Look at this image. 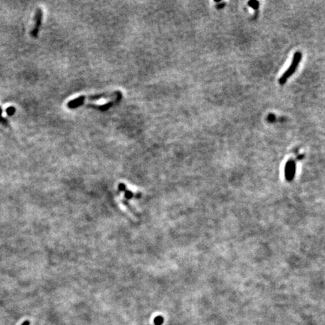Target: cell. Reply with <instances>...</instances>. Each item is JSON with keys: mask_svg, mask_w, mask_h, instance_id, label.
Instances as JSON below:
<instances>
[{"mask_svg": "<svg viewBox=\"0 0 325 325\" xmlns=\"http://www.w3.org/2000/svg\"><path fill=\"white\" fill-rule=\"evenodd\" d=\"M121 93V91L118 90V91H115V92H107L103 93V94H94V95L89 96H81L78 97V98L73 99V100L69 101L68 102V104H67V106L69 109H76V108L80 107L81 106H82L84 103L85 99H88V100H98V99H105V98L116 97L117 96L119 95Z\"/></svg>", "mask_w": 325, "mask_h": 325, "instance_id": "1", "label": "cell"}, {"mask_svg": "<svg viewBox=\"0 0 325 325\" xmlns=\"http://www.w3.org/2000/svg\"><path fill=\"white\" fill-rule=\"evenodd\" d=\"M301 59H302V54L300 53V52H296V53H295L294 56V58H293V60H292V63H291V66H290L288 69L286 70L285 72L281 75L280 79H279V83H280V84L283 85V84H284L287 81H288V79H289L290 77L294 73L295 71H296V69H297L298 65H299V63H300Z\"/></svg>", "mask_w": 325, "mask_h": 325, "instance_id": "2", "label": "cell"}, {"mask_svg": "<svg viewBox=\"0 0 325 325\" xmlns=\"http://www.w3.org/2000/svg\"><path fill=\"white\" fill-rule=\"evenodd\" d=\"M43 17V11L41 9H38L36 11L35 14V24L34 26L32 28V31L30 32V35L32 37L37 38L39 32L40 27H41V22H42Z\"/></svg>", "mask_w": 325, "mask_h": 325, "instance_id": "3", "label": "cell"}, {"mask_svg": "<svg viewBox=\"0 0 325 325\" xmlns=\"http://www.w3.org/2000/svg\"><path fill=\"white\" fill-rule=\"evenodd\" d=\"M121 99H122V93H121L119 95L115 97V99L111 100V102H107V103L104 104V105L98 106V105H94V104H87V107L97 109V110H99V111H107V110H109L110 108L114 106V105L118 103V102L121 100Z\"/></svg>", "mask_w": 325, "mask_h": 325, "instance_id": "4", "label": "cell"}, {"mask_svg": "<svg viewBox=\"0 0 325 325\" xmlns=\"http://www.w3.org/2000/svg\"><path fill=\"white\" fill-rule=\"evenodd\" d=\"M154 324L155 325H161L164 322V318L162 316H157L154 318Z\"/></svg>", "mask_w": 325, "mask_h": 325, "instance_id": "5", "label": "cell"}, {"mask_svg": "<svg viewBox=\"0 0 325 325\" xmlns=\"http://www.w3.org/2000/svg\"><path fill=\"white\" fill-rule=\"evenodd\" d=\"M2 108L0 107V122L2 123V124H3L5 126H8V125H9V124H8L7 119L4 118L2 116Z\"/></svg>", "mask_w": 325, "mask_h": 325, "instance_id": "6", "label": "cell"}, {"mask_svg": "<svg viewBox=\"0 0 325 325\" xmlns=\"http://www.w3.org/2000/svg\"><path fill=\"white\" fill-rule=\"evenodd\" d=\"M124 192H125V197H126L127 199H132V198L134 196V194H133V193L131 192V191L125 190Z\"/></svg>", "mask_w": 325, "mask_h": 325, "instance_id": "7", "label": "cell"}, {"mask_svg": "<svg viewBox=\"0 0 325 325\" xmlns=\"http://www.w3.org/2000/svg\"><path fill=\"white\" fill-rule=\"evenodd\" d=\"M15 111H16L15 108L12 107V106H10V107H9L7 109H6V112H7V114H9V115H13V114L15 113Z\"/></svg>", "mask_w": 325, "mask_h": 325, "instance_id": "8", "label": "cell"}, {"mask_svg": "<svg viewBox=\"0 0 325 325\" xmlns=\"http://www.w3.org/2000/svg\"><path fill=\"white\" fill-rule=\"evenodd\" d=\"M249 4H250L251 5H252L251 7H253L254 9H257V8H258V2H256V1H253V2H249Z\"/></svg>", "mask_w": 325, "mask_h": 325, "instance_id": "9", "label": "cell"}, {"mask_svg": "<svg viewBox=\"0 0 325 325\" xmlns=\"http://www.w3.org/2000/svg\"><path fill=\"white\" fill-rule=\"evenodd\" d=\"M118 187H119V190L121 191H124L125 190H126V185H125L124 184H123V183H121V184H119V185H118Z\"/></svg>", "mask_w": 325, "mask_h": 325, "instance_id": "10", "label": "cell"}, {"mask_svg": "<svg viewBox=\"0 0 325 325\" xmlns=\"http://www.w3.org/2000/svg\"><path fill=\"white\" fill-rule=\"evenodd\" d=\"M21 325H29V321H25L24 322H23V324Z\"/></svg>", "mask_w": 325, "mask_h": 325, "instance_id": "11", "label": "cell"}]
</instances>
